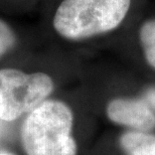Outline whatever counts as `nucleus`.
<instances>
[{
    "mask_svg": "<svg viewBox=\"0 0 155 155\" xmlns=\"http://www.w3.org/2000/svg\"><path fill=\"white\" fill-rule=\"evenodd\" d=\"M149 99H150V101L152 102L153 105L155 106V91H152L149 94Z\"/></svg>",
    "mask_w": 155,
    "mask_h": 155,
    "instance_id": "obj_8",
    "label": "nucleus"
},
{
    "mask_svg": "<svg viewBox=\"0 0 155 155\" xmlns=\"http://www.w3.org/2000/svg\"><path fill=\"white\" fill-rule=\"evenodd\" d=\"M54 89L51 77L16 69L0 70V120L10 122L29 113L48 99Z\"/></svg>",
    "mask_w": 155,
    "mask_h": 155,
    "instance_id": "obj_3",
    "label": "nucleus"
},
{
    "mask_svg": "<svg viewBox=\"0 0 155 155\" xmlns=\"http://www.w3.org/2000/svg\"><path fill=\"white\" fill-rule=\"evenodd\" d=\"M107 116L114 123L141 131L155 127V115L142 100L114 99L107 106Z\"/></svg>",
    "mask_w": 155,
    "mask_h": 155,
    "instance_id": "obj_4",
    "label": "nucleus"
},
{
    "mask_svg": "<svg viewBox=\"0 0 155 155\" xmlns=\"http://www.w3.org/2000/svg\"><path fill=\"white\" fill-rule=\"evenodd\" d=\"M131 7V0H63L52 25L64 39L79 41L118 28Z\"/></svg>",
    "mask_w": 155,
    "mask_h": 155,
    "instance_id": "obj_2",
    "label": "nucleus"
},
{
    "mask_svg": "<svg viewBox=\"0 0 155 155\" xmlns=\"http://www.w3.org/2000/svg\"><path fill=\"white\" fill-rule=\"evenodd\" d=\"M128 155H155V136L144 132H128L121 137Z\"/></svg>",
    "mask_w": 155,
    "mask_h": 155,
    "instance_id": "obj_5",
    "label": "nucleus"
},
{
    "mask_svg": "<svg viewBox=\"0 0 155 155\" xmlns=\"http://www.w3.org/2000/svg\"><path fill=\"white\" fill-rule=\"evenodd\" d=\"M73 124V111L66 103L46 99L21 125L23 150L26 155H77Z\"/></svg>",
    "mask_w": 155,
    "mask_h": 155,
    "instance_id": "obj_1",
    "label": "nucleus"
},
{
    "mask_svg": "<svg viewBox=\"0 0 155 155\" xmlns=\"http://www.w3.org/2000/svg\"><path fill=\"white\" fill-rule=\"evenodd\" d=\"M0 155H10V154H7V153H0Z\"/></svg>",
    "mask_w": 155,
    "mask_h": 155,
    "instance_id": "obj_9",
    "label": "nucleus"
},
{
    "mask_svg": "<svg viewBox=\"0 0 155 155\" xmlns=\"http://www.w3.org/2000/svg\"><path fill=\"white\" fill-rule=\"evenodd\" d=\"M139 42L147 64L155 69V19L142 23L139 28Z\"/></svg>",
    "mask_w": 155,
    "mask_h": 155,
    "instance_id": "obj_6",
    "label": "nucleus"
},
{
    "mask_svg": "<svg viewBox=\"0 0 155 155\" xmlns=\"http://www.w3.org/2000/svg\"><path fill=\"white\" fill-rule=\"evenodd\" d=\"M17 38L14 30L4 20L0 19V58L14 48Z\"/></svg>",
    "mask_w": 155,
    "mask_h": 155,
    "instance_id": "obj_7",
    "label": "nucleus"
}]
</instances>
